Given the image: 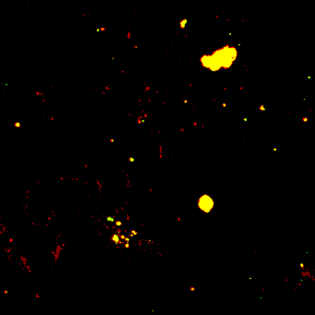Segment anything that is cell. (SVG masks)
Masks as SVG:
<instances>
[{"label": "cell", "mask_w": 315, "mask_h": 315, "mask_svg": "<svg viewBox=\"0 0 315 315\" xmlns=\"http://www.w3.org/2000/svg\"><path fill=\"white\" fill-rule=\"evenodd\" d=\"M214 206V202L211 196L204 194L202 195L199 198L198 200V207L200 210L205 212H210L212 208Z\"/></svg>", "instance_id": "7a4b0ae2"}, {"label": "cell", "mask_w": 315, "mask_h": 315, "mask_svg": "<svg viewBox=\"0 0 315 315\" xmlns=\"http://www.w3.org/2000/svg\"><path fill=\"white\" fill-rule=\"evenodd\" d=\"M260 110H261V111H262V110L264 111V110H265V106L264 105H261V106H260Z\"/></svg>", "instance_id": "3957f363"}, {"label": "cell", "mask_w": 315, "mask_h": 315, "mask_svg": "<svg viewBox=\"0 0 315 315\" xmlns=\"http://www.w3.org/2000/svg\"><path fill=\"white\" fill-rule=\"evenodd\" d=\"M238 57V50L235 45H225L210 54L200 57V63L204 69L212 72L230 69Z\"/></svg>", "instance_id": "6da1fadb"}]
</instances>
